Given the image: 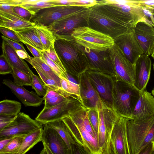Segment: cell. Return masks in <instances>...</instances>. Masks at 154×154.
I'll use <instances>...</instances> for the list:
<instances>
[{
  "label": "cell",
  "mask_w": 154,
  "mask_h": 154,
  "mask_svg": "<svg viewBox=\"0 0 154 154\" xmlns=\"http://www.w3.org/2000/svg\"><path fill=\"white\" fill-rule=\"evenodd\" d=\"M20 6L34 14L41 9L55 6L51 4V0H31L30 2L23 4Z\"/></svg>",
  "instance_id": "obj_35"
},
{
  "label": "cell",
  "mask_w": 154,
  "mask_h": 154,
  "mask_svg": "<svg viewBox=\"0 0 154 154\" xmlns=\"http://www.w3.org/2000/svg\"><path fill=\"white\" fill-rule=\"evenodd\" d=\"M154 116V97L147 90L141 92L132 115V120H141Z\"/></svg>",
  "instance_id": "obj_23"
},
{
  "label": "cell",
  "mask_w": 154,
  "mask_h": 154,
  "mask_svg": "<svg viewBox=\"0 0 154 154\" xmlns=\"http://www.w3.org/2000/svg\"><path fill=\"white\" fill-rule=\"evenodd\" d=\"M42 125L28 115L20 112L13 122L0 131V140L17 135H26L42 127Z\"/></svg>",
  "instance_id": "obj_11"
},
{
  "label": "cell",
  "mask_w": 154,
  "mask_h": 154,
  "mask_svg": "<svg viewBox=\"0 0 154 154\" xmlns=\"http://www.w3.org/2000/svg\"><path fill=\"white\" fill-rule=\"evenodd\" d=\"M88 117L90 124L97 136L99 126V117L96 107L88 108Z\"/></svg>",
  "instance_id": "obj_43"
},
{
  "label": "cell",
  "mask_w": 154,
  "mask_h": 154,
  "mask_svg": "<svg viewBox=\"0 0 154 154\" xmlns=\"http://www.w3.org/2000/svg\"><path fill=\"white\" fill-rule=\"evenodd\" d=\"M126 128L130 154H137L149 143L154 142V116L141 120H128Z\"/></svg>",
  "instance_id": "obj_5"
},
{
  "label": "cell",
  "mask_w": 154,
  "mask_h": 154,
  "mask_svg": "<svg viewBox=\"0 0 154 154\" xmlns=\"http://www.w3.org/2000/svg\"><path fill=\"white\" fill-rule=\"evenodd\" d=\"M32 58L45 74L50 79L54 80L61 88L60 78L53 70L41 58L34 57H32Z\"/></svg>",
  "instance_id": "obj_36"
},
{
  "label": "cell",
  "mask_w": 154,
  "mask_h": 154,
  "mask_svg": "<svg viewBox=\"0 0 154 154\" xmlns=\"http://www.w3.org/2000/svg\"><path fill=\"white\" fill-rule=\"evenodd\" d=\"M136 38L143 53L149 56L154 51V28L143 21L133 29Z\"/></svg>",
  "instance_id": "obj_18"
},
{
  "label": "cell",
  "mask_w": 154,
  "mask_h": 154,
  "mask_svg": "<svg viewBox=\"0 0 154 154\" xmlns=\"http://www.w3.org/2000/svg\"><path fill=\"white\" fill-rule=\"evenodd\" d=\"M33 29L42 43L44 51L49 50L56 39L53 33L47 27L42 25L36 24Z\"/></svg>",
  "instance_id": "obj_29"
},
{
  "label": "cell",
  "mask_w": 154,
  "mask_h": 154,
  "mask_svg": "<svg viewBox=\"0 0 154 154\" xmlns=\"http://www.w3.org/2000/svg\"><path fill=\"white\" fill-rule=\"evenodd\" d=\"M88 108L81 105L71 110L68 116L78 128L84 143V147L91 154H101L97 136L90 122Z\"/></svg>",
  "instance_id": "obj_7"
},
{
  "label": "cell",
  "mask_w": 154,
  "mask_h": 154,
  "mask_svg": "<svg viewBox=\"0 0 154 154\" xmlns=\"http://www.w3.org/2000/svg\"><path fill=\"white\" fill-rule=\"evenodd\" d=\"M47 125L56 131L66 144L69 150L75 142L66 125L62 119L47 123Z\"/></svg>",
  "instance_id": "obj_26"
},
{
  "label": "cell",
  "mask_w": 154,
  "mask_h": 154,
  "mask_svg": "<svg viewBox=\"0 0 154 154\" xmlns=\"http://www.w3.org/2000/svg\"><path fill=\"white\" fill-rule=\"evenodd\" d=\"M26 60L31 65L38 73L39 76L48 87V89L54 90L59 92L64 93V92L54 80L48 77L40 69L37 65L30 56Z\"/></svg>",
  "instance_id": "obj_32"
},
{
  "label": "cell",
  "mask_w": 154,
  "mask_h": 154,
  "mask_svg": "<svg viewBox=\"0 0 154 154\" xmlns=\"http://www.w3.org/2000/svg\"><path fill=\"white\" fill-rule=\"evenodd\" d=\"M16 33L22 42L30 45L40 52L44 51L42 43L33 28Z\"/></svg>",
  "instance_id": "obj_28"
},
{
  "label": "cell",
  "mask_w": 154,
  "mask_h": 154,
  "mask_svg": "<svg viewBox=\"0 0 154 154\" xmlns=\"http://www.w3.org/2000/svg\"><path fill=\"white\" fill-rule=\"evenodd\" d=\"M16 52L19 57L23 59L26 60L30 56L27 52H26L22 50H17L16 51Z\"/></svg>",
  "instance_id": "obj_55"
},
{
  "label": "cell",
  "mask_w": 154,
  "mask_h": 154,
  "mask_svg": "<svg viewBox=\"0 0 154 154\" xmlns=\"http://www.w3.org/2000/svg\"><path fill=\"white\" fill-rule=\"evenodd\" d=\"M114 41L126 58L133 64L144 54L136 38L133 29L117 37Z\"/></svg>",
  "instance_id": "obj_17"
},
{
  "label": "cell",
  "mask_w": 154,
  "mask_h": 154,
  "mask_svg": "<svg viewBox=\"0 0 154 154\" xmlns=\"http://www.w3.org/2000/svg\"><path fill=\"white\" fill-rule=\"evenodd\" d=\"M153 154H154V152H153Z\"/></svg>",
  "instance_id": "obj_61"
},
{
  "label": "cell",
  "mask_w": 154,
  "mask_h": 154,
  "mask_svg": "<svg viewBox=\"0 0 154 154\" xmlns=\"http://www.w3.org/2000/svg\"><path fill=\"white\" fill-rule=\"evenodd\" d=\"M43 127L26 135L15 154H25L38 143L42 141Z\"/></svg>",
  "instance_id": "obj_27"
},
{
  "label": "cell",
  "mask_w": 154,
  "mask_h": 154,
  "mask_svg": "<svg viewBox=\"0 0 154 154\" xmlns=\"http://www.w3.org/2000/svg\"><path fill=\"white\" fill-rule=\"evenodd\" d=\"M13 137L7 138L0 140V151L2 150L9 143Z\"/></svg>",
  "instance_id": "obj_54"
},
{
  "label": "cell",
  "mask_w": 154,
  "mask_h": 154,
  "mask_svg": "<svg viewBox=\"0 0 154 154\" xmlns=\"http://www.w3.org/2000/svg\"><path fill=\"white\" fill-rule=\"evenodd\" d=\"M151 55L152 58L154 59V51Z\"/></svg>",
  "instance_id": "obj_58"
},
{
  "label": "cell",
  "mask_w": 154,
  "mask_h": 154,
  "mask_svg": "<svg viewBox=\"0 0 154 154\" xmlns=\"http://www.w3.org/2000/svg\"><path fill=\"white\" fill-rule=\"evenodd\" d=\"M55 51L67 73L77 78L88 70V61L82 47L72 36L56 37Z\"/></svg>",
  "instance_id": "obj_1"
},
{
  "label": "cell",
  "mask_w": 154,
  "mask_h": 154,
  "mask_svg": "<svg viewBox=\"0 0 154 154\" xmlns=\"http://www.w3.org/2000/svg\"><path fill=\"white\" fill-rule=\"evenodd\" d=\"M22 4L21 0H0V11L23 19L17 14L13 10L14 7L20 6Z\"/></svg>",
  "instance_id": "obj_40"
},
{
  "label": "cell",
  "mask_w": 154,
  "mask_h": 154,
  "mask_svg": "<svg viewBox=\"0 0 154 154\" xmlns=\"http://www.w3.org/2000/svg\"><path fill=\"white\" fill-rule=\"evenodd\" d=\"M54 6L69 5L90 8L97 4V0H51Z\"/></svg>",
  "instance_id": "obj_34"
},
{
  "label": "cell",
  "mask_w": 154,
  "mask_h": 154,
  "mask_svg": "<svg viewBox=\"0 0 154 154\" xmlns=\"http://www.w3.org/2000/svg\"><path fill=\"white\" fill-rule=\"evenodd\" d=\"M154 143L150 142L143 148L137 154H153L154 152Z\"/></svg>",
  "instance_id": "obj_52"
},
{
  "label": "cell",
  "mask_w": 154,
  "mask_h": 154,
  "mask_svg": "<svg viewBox=\"0 0 154 154\" xmlns=\"http://www.w3.org/2000/svg\"><path fill=\"white\" fill-rule=\"evenodd\" d=\"M69 153L70 154H91L83 146L76 142L72 144Z\"/></svg>",
  "instance_id": "obj_50"
},
{
  "label": "cell",
  "mask_w": 154,
  "mask_h": 154,
  "mask_svg": "<svg viewBox=\"0 0 154 154\" xmlns=\"http://www.w3.org/2000/svg\"><path fill=\"white\" fill-rule=\"evenodd\" d=\"M85 72L101 99L112 107V92L116 79L99 71L88 70Z\"/></svg>",
  "instance_id": "obj_14"
},
{
  "label": "cell",
  "mask_w": 154,
  "mask_h": 154,
  "mask_svg": "<svg viewBox=\"0 0 154 154\" xmlns=\"http://www.w3.org/2000/svg\"><path fill=\"white\" fill-rule=\"evenodd\" d=\"M71 36L79 45L94 51H106L115 44L110 36L87 26L75 29Z\"/></svg>",
  "instance_id": "obj_8"
},
{
  "label": "cell",
  "mask_w": 154,
  "mask_h": 154,
  "mask_svg": "<svg viewBox=\"0 0 154 154\" xmlns=\"http://www.w3.org/2000/svg\"><path fill=\"white\" fill-rule=\"evenodd\" d=\"M13 69L12 75L14 83L21 86H31L32 79L30 75L15 68H13Z\"/></svg>",
  "instance_id": "obj_38"
},
{
  "label": "cell",
  "mask_w": 154,
  "mask_h": 154,
  "mask_svg": "<svg viewBox=\"0 0 154 154\" xmlns=\"http://www.w3.org/2000/svg\"><path fill=\"white\" fill-rule=\"evenodd\" d=\"M13 10L18 16L28 21H31L30 20L34 15L31 11L20 6L14 7Z\"/></svg>",
  "instance_id": "obj_45"
},
{
  "label": "cell",
  "mask_w": 154,
  "mask_h": 154,
  "mask_svg": "<svg viewBox=\"0 0 154 154\" xmlns=\"http://www.w3.org/2000/svg\"><path fill=\"white\" fill-rule=\"evenodd\" d=\"M99 117L97 140L101 154H110V137L120 116L100 98L96 106Z\"/></svg>",
  "instance_id": "obj_6"
},
{
  "label": "cell",
  "mask_w": 154,
  "mask_h": 154,
  "mask_svg": "<svg viewBox=\"0 0 154 154\" xmlns=\"http://www.w3.org/2000/svg\"><path fill=\"white\" fill-rule=\"evenodd\" d=\"M85 17L88 26L114 39L132 29L100 4L88 8L85 11Z\"/></svg>",
  "instance_id": "obj_2"
},
{
  "label": "cell",
  "mask_w": 154,
  "mask_h": 154,
  "mask_svg": "<svg viewBox=\"0 0 154 154\" xmlns=\"http://www.w3.org/2000/svg\"><path fill=\"white\" fill-rule=\"evenodd\" d=\"M44 51L51 60L57 64L64 72H66L55 51L54 44L51 46L49 50Z\"/></svg>",
  "instance_id": "obj_46"
},
{
  "label": "cell",
  "mask_w": 154,
  "mask_h": 154,
  "mask_svg": "<svg viewBox=\"0 0 154 154\" xmlns=\"http://www.w3.org/2000/svg\"><path fill=\"white\" fill-rule=\"evenodd\" d=\"M83 104L88 108L95 107L100 98L85 72L77 78Z\"/></svg>",
  "instance_id": "obj_22"
},
{
  "label": "cell",
  "mask_w": 154,
  "mask_h": 154,
  "mask_svg": "<svg viewBox=\"0 0 154 154\" xmlns=\"http://www.w3.org/2000/svg\"><path fill=\"white\" fill-rule=\"evenodd\" d=\"M98 3L131 29L140 21L151 25L139 0H101L98 1Z\"/></svg>",
  "instance_id": "obj_3"
},
{
  "label": "cell",
  "mask_w": 154,
  "mask_h": 154,
  "mask_svg": "<svg viewBox=\"0 0 154 154\" xmlns=\"http://www.w3.org/2000/svg\"><path fill=\"white\" fill-rule=\"evenodd\" d=\"M81 105H83L82 100L77 96L73 95L55 106L43 108L35 120L44 125L62 119L69 115L71 110Z\"/></svg>",
  "instance_id": "obj_10"
},
{
  "label": "cell",
  "mask_w": 154,
  "mask_h": 154,
  "mask_svg": "<svg viewBox=\"0 0 154 154\" xmlns=\"http://www.w3.org/2000/svg\"><path fill=\"white\" fill-rule=\"evenodd\" d=\"M21 107V103L18 101L4 100L0 102V114L17 115Z\"/></svg>",
  "instance_id": "obj_33"
},
{
  "label": "cell",
  "mask_w": 154,
  "mask_h": 154,
  "mask_svg": "<svg viewBox=\"0 0 154 154\" xmlns=\"http://www.w3.org/2000/svg\"><path fill=\"white\" fill-rule=\"evenodd\" d=\"M82 47L88 59V70L96 71L107 74L116 79L110 57L109 50L106 51H97Z\"/></svg>",
  "instance_id": "obj_16"
},
{
  "label": "cell",
  "mask_w": 154,
  "mask_h": 154,
  "mask_svg": "<svg viewBox=\"0 0 154 154\" xmlns=\"http://www.w3.org/2000/svg\"></svg>",
  "instance_id": "obj_62"
},
{
  "label": "cell",
  "mask_w": 154,
  "mask_h": 154,
  "mask_svg": "<svg viewBox=\"0 0 154 154\" xmlns=\"http://www.w3.org/2000/svg\"><path fill=\"white\" fill-rule=\"evenodd\" d=\"M13 72V67L5 57L2 54L0 57V74L2 75L12 74Z\"/></svg>",
  "instance_id": "obj_44"
},
{
  "label": "cell",
  "mask_w": 154,
  "mask_h": 154,
  "mask_svg": "<svg viewBox=\"0 0 154 154\" xmlns=\"http://www.w3.org/2000/svg\"><path fill=\"white\" fill-rule=\"evenodd\" d=\"M86 10L71 14L55 21L48 27L56 37L71 36L74 30L87 26L85 17Z\"/></svg>",
  "instance_id": "obj_13"
},
{
  "label": "cell",
  "mask_w": 154,
  "mask_h": 154,
  "mask_svg": "<svg viewBox=\"0 0 154 154\" xmlns=\"http://www.w3.org/2000/svg\"><path fill=\"white\" fill-rule=\"evenodd\" d=\"M152 94V95H153L154 96V88L151 91Z\"/></svg>",
  "instance_id": "obj_59"
},
{
  "label": "cell",
  "mask_w": 154,
  "mask_h": 154,
  "mask_svg": "<svg viewBox=\"0 0 154 154\" xmlns=\"http://www.w3.org/2000/svg\"><path fill=\"white\" fill-rule=\"evenodd\" d=\"M35 25L32 22L27 21L0 11V27L8 28L15 32H20L33 28Z\"/></svg>",
  "instance_id": "obj_24"
},
{
  "label": "cell",
  "mask_w": 154,
  "mask_h": 154,
  "mask_svg": "<svg viewBox=\"0 0 154 154\" xmlns=\"http://www.w3.org/2000/svg\"><path fill=\"white\" fill-rule=\"evenodd\" d=\"M2 54L13 68L17 69L31 76L33 73L27 63L17 54L16 51L2 39Z\"/></svg>",
  "instance_id": "obj_25"
},
{
  "label": "cell",
  "mask_w": 154,
  "mask_h": 154,
  "mask_svg": "<svg viewBox=\"0 0 154 154\" xmlns=\"http://www.w3.org/2000/svg\"><path fill=\"white\" fill-rule=\"evenodd\" d=\"M17 116V115L0 114V131L13 122Z\"/></svg>",
  "instance_id": "obj_47"
},
{
  "label": "cell",
  "mask_w": 154,
  "mask_h": 154,
  "mask_svg": "<svg viewBox=\"0 0 154 154\" xmlns=\"http://www.w3.org/2000/svg\"><path fill=\"white\" fill-rule=\"evenodd\" d=\"M24 44L26 45L28 49L34 56V57L41 58V52L27 44L25 43Z\"/></svg>",
  "instance_id": "obj_53"
},
{
  "label": "cell",
  "mask_w": 154,
  "mask_h": 154,
  "mask_svg": "<svg viewBox=\"0 0 154 154\" xmlns=\"http://www.w3.org/2000/svg\"><path fill=\"white\" fill-rule=\"evenodd\" d=\"M49 147L53 154H70L66 144L54 129L44 125L42 141Z\"/></svg>",
  "instance_id": "obj_21"
},
{
  "label": "cell",
  "mask_w": 154,
  "mask_h": 154,
  "mask_svg": "<svg viewBox=\"0 0 154 154\" xmlns=\"http://www.w3.org/2000/svg\"><path fill=\"white\" fill-rule=\"evenodd\" d=\"M42 143L43 146V148L45 149L48 154H53L46 144L44 142Z\"/></svg>",
  "instance_id": "obj_56"
},
{
  "label": "cell",
  "mask_w": 154,
  "mask_h": 154,
  "mask_svg": "<svg viewBox=\"0 0 154 154\" xmlns=\"http://www.w3.org/2000/svg\"><path fill=\"white\" fill-rule=\"evenodd\" d=\"M152 67V61L149 56L143 54L135 63V75L134 86L141 92L146 90Z\"/></svg>",
  "instance_id": "obj_19"
},
{
  "label": "cell",
  "mask_w": 154,
  "mask_h": 154,
  "mask_svg": "<svg viewBox=\"0 0 154 154\" xmlns=\"http://www.w3.org/2000/svg\"><path fill=\"white\" fill-rule=\"evenodd\" d=\"M41 59L48 64L57 74L59 77L68 79L67 72H64L57 64L51 60L44 51L41 52Z\"/></svg>",
  "instance_id": "obj_42"
},
{
  "label": "cell",
  "mask_w": 154,
  "mask_h": 154,
  "mask_svg": "<svg viewBox=\"0 0 154 154\" xmlns=\"http://www.w3.org/2000/svg\"><path fill=\"white\" fill-rule=\"evenodd\" d=\"M152 68L154 72V62H153L152 64Z\"/></svg>",
  "instance_id": "obj_60"
},
{
  "label": "cell",
  "mask_w": 154,
  "mask_h": 154,
  "mask_svg": "<svg viewBox=\"0 0 154 154\" xmlns=\"http://www.w3.org/2000/svg\"><path fill=\"white\" fill-rule=\"evenodd\" d=\"M26 136L19 135L14 137L9 143L0 151V154H15L20 148Z\"/></svg>",
  "instance_id": "obj_37"
},
{
  "label": "cell",
  "mask_w": 154,
  "mask_h": 154,
  "mask_svg": "<svg viewBox=\"0 0 154 154\" xmlns=\"http://www.w3.org/2000/svg\"><path fill=\"white\" fill-rule=\"evenodd\" d=\"M62 119L68 127L75 142L84 147V143L81 135L76 125L68 116Z\"/></svg>",
  "instance_id": "obj_41"
},
{
  "label": "cell",
  "mask_w": 154,
  "mask_h": 154,
  "mask_svg": "<svg viewBox=\"0 0 154 154\" xmlns=\"http://www.w3.org/2000/svg\"><path fill=\"white\" fill-rule=\"evenodd\" d=\"M141 92L134 85L116 80L112 92V107L120 117L132 119Z\"/></svg>",
  "instance_id": "obj_4"
},
{
  "label": "cell",
  "mask_w": 154,
  "mask_h": 154,
  "mask_svg": "<svg viewBox=\"0 0 154 154\" xmlns=\"http://www.w3.org/2000/svg\"><path fill=\"white\" fill-rule=\"evenodd\" d=\"M1 37L2 39L5 41L16 51L21 50L27 52L22 43L10 39L3 35H1Z\"/></svg>",
  "instance_id": "obj_51"
},
{
  "label": "cell",
  "mask_w": 154,
  "mask_h": 154,
  "mask_svg": "<svg viewBox=\"0 0 154 154\" xmlns=\"http://www.w3.org/2000/svg\"><path fill=\"white\" fill-rule=\"evenodd\" d=\"M2 82L10 89L26 106H40L44 100L43 97H40L36 93L29 91L23 86L16 84L9 79H4Z\"/></svg>",
  "instance_id": "obj_20"
},
{
  "label": "cell",
  "mask_w": 154,
  "mask_h": 154,
  "mask_svg": "<svg viewBox=\"0 0 154 154\" xmlns=\"http://www.w3.org/2000/svg\"><path fill=\"white\" fill-rule=\"evenodd\" d=\"M32 88L38 96H44L48 92V88L39 76L33 73L31 75Z\"/></svg>",
  "instance_id": "obj_39"
},
{
  "label": "cell",
  "mask_w": 154,
  "mask_h": 154,
  "mask_svg": "<svg viewBox=\"0 0 154 154\" xmlns=\"http://www.w3.org/2000/svg\"><path fill=\"white\" fill-rule=\"evenodd\" d=\"M0 31L3 36L7 38L18 42H21L20 39L14 31L3 27H0Z\"/></svg>",
  "instance_id": "obj_48"
},
{
  "label": "cell",
  "mask_w": 154,
  "mask_h": 154,
  "mask_svg": "<svg viewBox=\"0 0 154 154\" xmlns=\"http://www.w3.org/2000/svg\"><path fill=\"white\" fill-rule=\"evenodd\" d=\"M129 119L120 117L115 124L110 140V154H130L127 134Z\"/></svg>",
  "instance_id": "obj_15"
},
{
  "label": "cell",
  "mask_w": 154,
  "mask_h": 154,
  "mask_svg": "<svg viewBox=\"0 0 154 154\" xmlns=\"http://www.w3.org/2000/svg\"><path fill=\"white\" fill-rule=\"evenodd\" d=\"M73 95H75L62 93L48 89L46 94L43 97L45 100L44 108H48L55 106Z\"/></svg>",
  "instance_id": "obj_30"
},
{
  "label": "cell",
  "mask_w": 154,
  "mask_h": 154,
  "mask_svg": "<svg viewBox=\"0 0 154 154\" xmlns=\"http://www.w3.org/2000/svg\"><path fill=\"white\" fill-rule=\"evenodd\" d=\"M150 20L152 22V25L154 27V14H152L150 17Z\"/></svg>",
  "instance_id": "obj_57"
},
{
  "label": "cell",
  "mask_w": 154,
  "mask_h": 154,
  "mask_svg": "<svg viewBox=\"0 0 154 154\" xmlns=\"http://www.w3.org/2000/svg\"><path fill=\"white\" fill-rule=\"evenodd\" d=\"M67 73L68 79L63 78H60L62 90L68 94L77 96L82 100L80 95L79 83L74 78V77L69 74Z\"/></svg>",
  "instance_id": "obj_31"
},
{
  "label": "cell",
  "mask_w": 154,
  "mask_h": 154,
  "mask_svg": "<svg viewBox=\"0 0 154 154\" xmlns=\"http://www.w3.org/2000/svg\"><path fill=\"white\" fill-rule=\"evenodd\" d=\"M89 8L69 5L49 7L36 13L32 20L36 24L48 27L54 21L65 16L82 11Z\"/></svg>",
  "instance_id": "obj_12"
},
{
  "label": "cell",
  "mask_w": 154,
  "mask_h": 154,
  "mask_svg": "<svg viewBox=\"0 0 154 154\" xmlns=\"http://www.w3.org/2000/svg\"><path fill=\"white\" fill-rule=\"evenodd\" d=\"M142 8L152 14H154V0H139Z\"/></svg>",
  "instance_id": "obj_49"
},
{
  "label": "cell",
  "mask_w": 154,
  "mask_h": 154,
  "mask_svg": "<svg viewBox=\"0 0 154 154\" xmlns=\"http://www.w3.org/2000/svg\"><path fill=\"white\" fill-rule=\"evenodd\" d=\"M110 57L116 75V80L134 85L135 64L131 63L115 43L109 49Z\"/></svg>",
  "instance_id": "obj_9"
}]
</instances>
